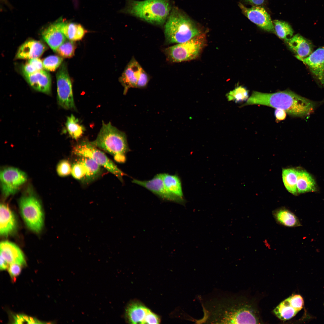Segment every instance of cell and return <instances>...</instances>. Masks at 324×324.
<instances>
[{"instance_id": "1", "label": "cell", "mask_w": 324, "mask_h": 324, "mask_svg": "<svg viewBox=\"0 0 324 324\" xmlns=\"http://www.w3.org/2000/svg\"><path fill=\"white\" fill-rule=\"evenodd\" d=\"M204 316L200 322L207 323H260L259 312L252 302L239 296L226 295L202 303Z\"/></svg>"}, {"instance_id": "2", "label": "cell", "mask_w": 324, "mask_h": 324, "mask_svg": "<svg viewBox=\"0 0 324 324\" xmlns=\"http://www.w3.org/2000/svg\"><path fill=\"white\" fill-rule=\"evenodd\" d=\"M320 104L286 90L272 93L253 91L243 106L265 105L282 109L293 116L303 117L313 112Z\"/></svg>"}, {"instance_id": "3", "label": "cell", "mask_w": 324, "mask_h": 324, "mask_svg": "<svg viewBox=\"0 0 324 324\" xmlns=\"http://www.w3.org/2000/svg\"><path fill=\"white\" fill-rule=\"evenodd\" d=\"M126 1L122 12L155 25L165 23L172 9L170 0Z\"/></svg>"}, {"instance_id": "4", "label": "cell", "mask_w": 324, "mask_h": 324, "mask_svg": "<svg viewBox=\"0 0 324 324\" xmlns=\"http://www.w3.org/2000/svg\"><path fill=\"white\" fill-rule=\"evenodd\" d=\"M166 40L170 44H179L201 34L195 23L182 11L172 8L164 26Z\"/></svg>"}, {"instance_id": "5", "label": "cell", "mask_w": 324, "mask_h": 324, "mask_svg": "<svg viewBox=\"0 0 324 324\" xmlns=\"http://www.w3.org/2000/svg\"><path fill=\"white\" fill-rule=\"evenodd\" d=\"M91 143L97 148L112 155L120 163L126 160V154L129 151L125 133L112 125L103 121L102 126L96 139Z\"/></svg>"}, {"instance_id": "6", "label": "cell", "mask_w": 324, "mask_h": 324, "mask_svg": "<svg viewBox=\"0 0 324 324\" xmlns=\"http://www.w3.org/2000/svg\"><path fill=\"white\" fill-rule=\"evenodd\" d=\"M20 214L28 227L33 232L38 233L42 230L44 224V215L39 200L31 193L21 197L19 201Z\"/></svg>"}, {"instance_id": "7", "label": "cell", "mask_w": 324, "mask_h": 324, "mask_svg": "<svg viewBox=\"0 0 324 324\" xmlns=\"http://www.w3.org/2000/svg\"><path fill=\"white\" fill-rule=\"evenodd\" d=\"M73 152L78 157L91 159L101 167L116 176L121 182L125 174L110 159L105 153L93 145L87 139L79 142L74 147Z\"/></svg>"}, {"instance_id": "8", "label": "cell", "mask_w": 324, "mask_h": 324, "mask_svg": "<svg viewBox=\"0 0 324 324\" xmlns=\"http://www.w3.org/2000/svg\"><path fill=\"white\" fill-rule=\"evenodd\" d=\"M205 42V36L201 34L187 41L168 47L165 53L169 60L173 62L193 60L198 56Z\"/></svg>"}, {"instance_id": "9", "label": "cell", "mask_w": 324, "mask_h": 324, "mask_svg": "<svg viewBox=\"0 0 324 324\" xmlns=\"http://www.w3.org/2000/svg\"><path fill=\"white\" fill-rule=\"evenodd\" d=\"M56 78L58 104L65 109L76 110L72 82L65 63L62 64L58 69L56 74Z\"/></svg>"}, {"instance_id": "10", "label": "cell", "mask_w": 324, "mask_h": 324, "mask_svg": "<svg viewBox=\"0 0 324 324\" xmlns=\"http://www.w3.org/2000/svg\"><path fill=\"white\" fill-rule=\"evenodd\" d=\"M27 176L19 169L8 167L0 171V179L2 194L5 197L14 194L27 180Z\"/></svg>"}, {"instance_id": "11", "label": "cell", "mask_w": 324, "mask_h": 324, "mask_svg": "<svg viewBox=\"0 0 324 324\" xmlns=\"http://www.w3.org/2000/svg\"><path fill=\"white\" fill-rule=\"evenodd\" d=\"M132 182L146 188L163 200L182 204L185 203L184 199L174 195L167 189L163 180L162 173L157 174L150 180L142 181L134 179Z\"/></svg>"}, {"instance_id": "12", "label": "cell", "mask_w": 324, "mask_h": 324, "mask_svg": "<svg viewBox=\"0 0 324 324\" xmlns=\"http://www.w3.org/2000/svg\"><path fill=\"white\" fill-rule=\"evenodd\" d=\"M238 5L243 14L251 22L266 31L274 33L270 15L264 8L258 6L248 8L241 3H239Z\"/></svg>"}, {"instance_id": "13", "label": "cell", "mask_w": 324, "mask_h": 324, "mask_svg": "<svg viewBox=\"0 0 324 324\" xmlns=\"http://www.w3.org/2000/svg\"><path fill=\"white\" fill-rule=\"evenodd\" d=\"M299 60L308 67L324 87V46L317 49L306 58Z\"/></svg>"}, {"instance_id": "14", "label": "cell", "mask_w": 324, "mask_h": 324, "mask_svg": "<svg viewBox=\"0 0 324 324\" xmlns=\"http://www.w3.org/2000/svg\"><path fill=\"white\" fill-rule=\"evenodd\" d=\"M142 68L134 58L129 62L119 79L124 87L123 94L125 95L131 88H136Z\"/></svg>"}, {"instance_id": "15", "label": "cell", "mask_w": 324, "mask_h": 324, "mask_svg": "<svg viewBox=\"0 0 324 324\" xmlns=\"http://www.w3.org/2000/svg\"><path fill=\"white\" fill-rule=\"evenodd\" d=\"M23 74L27 82L34 90L47 94L51 93V80L49 73L43 70L32 74Z\"/></svg>"}, {"instance_id": "16", "label": "cell", "mask_w": 324, "mask_h": 324, "mask_svg": "<svg viewBox=\"0 0 324 324\" xmlns=\"http://www.w3.org/2000/svg\"><path fill=\"white\" fill-rule=\"evenodd\" d=\"M0 255L9 264L16 263L25 266L26 262L22 251L16 245L8 241H3L0 243Z\"/></svg>"}, {"instance_id": "17", "label": "cell", "mask_w": 324, "mask_h": 324, "mask_svg": "<svg viewBox=\"0 0 324 324\" xmlns=\"http://www.w3.org/2000/svg\"><path fill=\"white\" fill-rule=\"evenodd\" d=\"M47 49L44 43L39 41L30 40L19 47L16 54V59H30L38 58Z\"/></svg>"}, {"instance_id": "18", "label": "cell", "mask_w": 324, "mask_h": 324, "mask_svg": "<svg viewBox=\"0 0 324 324\" xmlns=\"http://www.w3.org/2000/svg\"><path fill=\"white\" fill-rule=\"evenodd\" d=\"M17 221L14 212L4 204L0 206V234L7 237L12 234L16 230Z\"/></svg>"}, {"instance_id": "19", "label": "cell", "mask_w": 324, "mask_h": 324, "mask_svg": "<svg viewBox=\"0 0 324 324\" xmlns=\"http://www.w3.org/2000/svg\"><path fill=\"white\" fill-rule=\"evenodd\" d=\"M149 310L139 301L133 300L128 303L126 308L125 319L130 323L143 324L145 318Z\"/></svg>"}, {"instance_id": "20", "label": "cell", "mask_w": 324, "mask_h": 324, "mask_svg": "<svg viewBox=\"0 0 324 324\" xmlns=\"http://www.w3.org/2000/svg\"><path fill=\"white\" fill-rule=\"evenodd\" d=\"M286 43L298 60L306 58L313 52L312 44L299 34L293 36Z\"/></svg>"}, {"instance_id": "21", "label": "cell", "mask_w": 324, "mask_h": 324, "mask_svg": "<svg viewBox=\"0 0 324 324\" xmlns=\"http://www.w3.org/2000/svg\"><path fill=\"white\" fill-rule=\"evenodd\" d=\"M42 36L44 40L55 52L67 40L58 28L56 23L52 24L45 28L42 32Z\"/></svg>"}, {"instance_id": "22", "label": "cell", "mask_w": 324, "mask_h": 324, "mask_svg": "<svg viewBox=\"0 0 324 324\" xmlns=\"http://www.w3.org/2000/svg\"><path fill=\"white\" fill-rule=\"evenodd\" d=\"M272 213L276 223L281 225L289 227L302 226L296 216L285 208L281 207L275 209Z\"/></svg>"}, {"instance_id": "23", "label": "cell", "mask_w": 324, "mask_h": 324, "mask_svg": "<svg viewBox=\"0 0 324 324\" xmlns=\"http://www.w3.org/2000/svg\"><path fill=\"white\" fill-rule=\"evenodd\" d=\"M60 31L68 40L73 41L81 40L87 31L80 24L71 22L56 23Z\"/></svg>"}, {"instance_id": "24", "label": "cell", "mask_w": 324, "mask_h": 324, "mask_svg": "<svg viewBox=\"0 0 324 324\" xmlns=\"http://www.w3.org/2000/svg\"><path fill=\"white\" fill-rule=\"evenodd\" d=\"M78 159L82 164L85 177L82 182L88 183L98 178L101 174V166L88 158L79 157Z\"/></svg>"}, {"instance_id": "25", "label": "cell", "mask_w": 324, "mask_h": 324, "mask_svg": "<svg viewBox=\"0 0 324 324\" xmlns=\"http://www.w3.org/2000/svg\"><path fill=\"white\" fill-rule=\"evenodd\" d=\"M297 188L298 193L302 194L314 192L316 190V182L312 176L306 170H297Z\"/></svg>"}, {"instance_id": "26", "label": "cell", "mask_w": 324, "mask_h": 324, "mask_svg": "<svg viewBox=\"0 0 324 324\" xmlns=\"http://www.w3.org/2000/svg\"><path fill=\"white\" fill-rule=\"evenodd\" d=\"M162 176L164 185L168 190L176 196L184 199L181 182L178 176L162 173Z\"/></svg>"}, {"instance_id": "27", "label": "cell", "mask_w": 324, "mask_h": 324, "mask_svg": "<svg viewBox=\"0 0 324 324\" xmlns=\"http://www.w3.org/2000/svg\"><path fill=\"white\" fill-rule=\"evenodd\" d=\"M273 312L277 317L283 321L291 319L298 312L290 303L288 298L281 302Z\"/></svg>"}, {"instance_id": "28", "label": "cell", "mask_w": 324, "mask_h": 324, "mask_svg": "<svg viewBox=\"0 0 324 324\" xmlns=\"http://www.w3.org/2000/svg\"><path fill=\"white\" fill-rule=\"evenodd\" d=\"M297 170L293 168L283 169L282 176L284 185L287 190L291 194L297 195Z\"/></svg>"}, {"instance_id": "29", "label": "cell", "mask_w": 324, "mask_h": 324, "mask_svg": "<svg viewBox=\"0 0 324 324\" xmlns=\"http://www.w3.org/2000/svg\"><path fill=\"white\" fill-rule=\"evenodd\" d=\"M65 125L70 136L75 140L80 138L85 130V128L79 124L78 119L72 114L67 117Z\"/></svg>"}, {"instance_id": "30", "label": "cell", "mask_w": 324, "mask_h": 324, "mask_svg": "<svg viewBox=\"0 0 324 324\" xmlns=\"http://www.w3.org/2000/svg\"><path fill=\"white\" fill-rule=\"evenodd\" d=\"M272 22L274 33L287 42L292 37L294 33L291 26L287 22L281 20H275Z\"/></svg>"}, {"instance_id": "31", "label": "cell", "mask_w": 324, "mask_h": 324, "mask_svg": "<svg viewBox=\"0 0 324 324\" xmlns=\"http://www.w3.org/2000/svg\"><path fill=\"white\" fill-rule=\"evenodd\" d=\"M76 48L74 41L67 39L55 52L62 58H70L74 56Z\"/></svg>"}, {"instance_id": "32", "label": "cell", "mask_w": 324, "mask_h": 324, "mask_svg": "<svg viewBox=\"0 0 324 324\" xmlns=\"http://www.w3.org/2000/svg\"><path fill=\"white\" fill-rule=\"evenodd\" d=\"M226 96L228 101H234L237 103L248 100V94L245 88L240 86L230 91L226 94Z\"/></svg>"}, {"instance_id": "33", "label": "cell", "mask_w": 324, "mask_h": 324, "mask_svg": "<svg viewBox=\"0 0 324 324\" xmlns=\"http://www.w3.org/2000/svg\"><path fill=\"white\" fill-rule=\"evenodd\" d=\"M63 60L62 57L58 56H48L43 61L44 68L49 71H54L62 64Z\"/></svg>"}, {"instance_id": "34", "label": "cell", "mask_w": 324, "mask_h": 324, "mask_svg": "<svg viewBox=\"0 0 324 324\" xmlns=\"http://www.w3.org/2000/svg\"><path fill=\"white\" fill-rule=\"evenodd\" d=\"M72 166L70 162L66 160H62L58 164L56 171L58 176L64 177L71 174Z\"/></svg>"}, {"instance_id": "35", "label": "cell", "mask_w": 324, "mask_h": 324, "mask_svg": "<svg viewBox=\"0 0 324 324\" xmlns=\"http://www.w3.org/2000/svg\"><path fill=\"white\" fill-rule=\"evenodd\" d=\"M71 174L76 179L83 181L85 176L83 167L78 159L72 165Z\"/></svg>"}, {"instance_id": "36", "label": "cell", "mask_w": 324, "mask_h": 324, "mask_svg": "<svg viewBox=\"0 0 324 324\" xmlns=\"http://www.w3.org/2000/svg\"><path fill=\"white\" fill-rule=\"evenodd\" d=\"M288 298L290 303L298 312L302 308L304 305V301L300 295H292Z\"/></svg>"}, {"instance_id": "37", "label": "cell", "mask_w": 324, "mask_h": 324, "mask_svg": "<svg viewBox=\"0 0 324 324\" xmlns=\"http://www.w3.org/2000/svg\"><path fill=\"white\" fill-rule=\"evenodd\" d=\"M149 80L148 75L142 68L138 79L136 88L141 89L146 87L148 85Z\"/></svg>"}, {"instance_id": "38", "label": "cell", "mask_w": 324, "mask_h": 324, "mask_svg": "<svg viewBox=\"0 0 324 324\" xmlns=\"http://www.w3.org/2000/svg\"><path fill=\"white\" fill-rule=\"evenodd\" d=\"M9 273L13 281L16 280V277L18 276L21 271V266L16 263L9 264L8 268Z\"/></svg>"}, {"instance_id": "39", "label": "cell", "mask_w": 324, "mask_h": 324, "mask_svg": "<svg viewBox=\"0 0 324 324\" xmlns=\"http://www.w3.org/2000/svg\"><path fill=\"white\" fill-rule=\"evenodd\" d=\"M160 322V317L150 310L145 318L143 324H159Z\"/></svg>"}, {"instance_id": "40", "label": "cell", "mask_w": 324, "mask_h": 324, "mask_svg": "<svg viewBox=\"0 0 324 324\" xmlns=\"http://www.w3.org/2000/svg\"><path fill=\"white\" fill-rule=\"evenodd\" d=\"M23 74H30L38 71L36 67L33 64L27 62L22 67Z\"/></svg>"}, {"instance_id": "41", "label": "cell", "mask_w": 324, "mask_h": 324, "mask_svg": "<svg viewBox=\"0 0 324 324\" xmlns=\"http://www.w3.org/2000/svg\"><path fill=\"white\" fill-rule=\"evenodd\" d=\"M28 62L34 64L37 68L38 71L43 70L44 68L43 62L38 58H35L29 59Z\"/></svg>"}, {"instance_id": "42", "label": "cell", "mask_w": 324, "mask_h": 324, "mask_svg": "<svg viewBox=\"0 0 324 324\" xmlns=\"http://www.w3.org/2000/svg\"><path fill=\"white\" fill-rule=\"evenodd\" d=\"M274 115L276 120L278 121L284 120L286 116V112L282 109H276Z\"/></svg>"}, {"instance_id": "43", "label": "cell", "mask_w": 324, "mask_h": 324, "mask_svg": "<svg viewBox=\"0 0 324 324\" xmlns=\"http://www.w3.org/2000/svg\"><path fill=\"white\" fill-rule=\"evenodd\" d=\"M8 264L3 257L0 255V269L1 270H5L8 268Z\"/></svg>"}, {"instance_id": "44", "label": "cell", "mask_w": 324, "mask_h": 324, "mask_svg": "<svg viewBox=\"0 0 324 324\" xmlns=\"http://www.w3.org/2000/svg\"><path fill=\"white\" fill-rule=\"evenodd\" d=\"M247 2L255 5L258 6L262 4L264 2V0H245Z\"/></svg>"}, {"instance_id": "45", "label": "cell", "mask_w": 324, "mask_h": 324, "mask_svg": "<svg viewBox=\"0 0 324 324\" xmlns=\"http://www.w3.org/2000/svg\"><path fill=\"white\" fill-rule=\"evenodd\" d=\"M14 319L16 322L15 323L20 324L23 323V322L22 321L20 318L19 319H18L15 316H14Z\"/></svg>"}, {"instance_id": "46", "label": "cell", "mask_w": 324, "mask_h": 324, "mask_svg": "<svg viewBox=\"0 0 324 324\" xmlns=\"http://www.w3.org/2000/svg\"><path fill=\"white\" fill-rule=\"evenodd\" d=\"M22 316L24 319L25 321L28 322L29 320H30L29 317L23 314L22 315Z\"/></svg>"}, {"instance_id": "47", "label": "cell", "mask_w": 324, "mask_h": 324, "mask_svg": "<svg viewBox=\"0 0 324 324\" xmlns=\"http://www.w3.org/2000/svg\"><path fill=\"white\" fill-rule=\"evenodd\" d=\"M16 316L18 319H20L21 315L18 314H16Z\"/></svg>"}]
</instances>
